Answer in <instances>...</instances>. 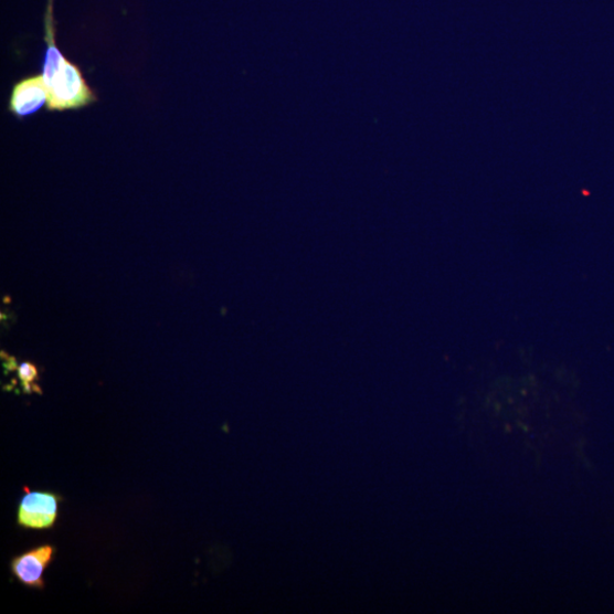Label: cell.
<instances>
[{"label":"cell","mask_w":614,"mask_h":614,"mask_svg":"<svg viewBox=\"0 0 614 614\" xmlns=\"http://www.w3.org/2000/svg\"><path fill=\"white\" fill-rule=\"evenodd\" d=\"M54 0H49L45 13L46 51L43 80L49 94L47 110H80L95 104L98 98L85 80L82 68L66 59L56 45Z\"/></svg>","instance_id":"cell-1"},{"label":"cell","mask_w":614,"mask_h":614,"mask_svg":"<svg viewBox=\"0 0 614 614\" xmlns=\"http://www.w3.org/2000/svg\"><path fill=\"white\" fill-rule=\"evenodd\" d=\"M55 551L52 546H43L14 558L11 562L14 578L28 587L43 590V575L53 562Z\"/></svg>","instance_id":"cell-4"},{"label":"cell","mask_w":614,"mask_h":614,"mask_svg":"<svg viewBox=\"0 0 614 614\" xmlns=\"http://www.w3.org/2000/svg\"><path fill=\"white\" fill-rule=\"evenodd\" d=\"M49 94L43 75H31L15 83L9 99V110L22 120L47 106Z\"/></svg>","instance_id":"cell-3"},{"label":"cell","mask_w":614,"mask_h":614,"mask_svg":"<svg viewBox=\"0 0 614 614\" xmlns=\"http://www.w3.org/2000/svg\"><path fill=\"white\" fill-rule=\"evenodd\" d=\"M18 371L25 392H31L32 383L38 377L36 368L31 363L24 362L20 366Z\"/></svg>","instance_id":"cell-5"},{"label":"cell","mask_w":614,"mask_h":614,"mask_svg":"<svg viewBox=\"0 0 614 614\" xmlns=\"http://www.w3.org/2000/svg\"><path fill=\"white\" fill-rule=\"evenodd\" d=\"M62 498L52 491H27L18 511V523L27 529H50L59 515Z\"/></svg>","instance_id":"cell-2"}]
</instances>
